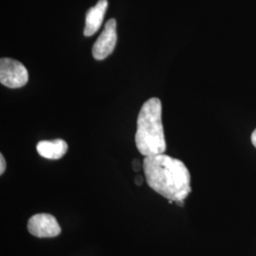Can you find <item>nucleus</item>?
I'll return each instance as SVG.
<instances>
[{
    "mask_svg": "<svg viewBox=\"0 0 256 256\" xmlns=\"http://www.w3.org/2000/svg\"><path fill=\"white\" fill-rule=\"evenodd\" d=\"M142 168L148 186L169 202H184L192 191L190 172L178 158L165 154L146 156Z\"/></svg>",
    "mask_w": 256,
    "mask_h": 256,
    "instance_id": "obj_1",
    "label": "nucleus"
},
{
    "mask_svg": "<svg viewBox=\"0 0 256 256\" xmlns=\"http://www.w3.org/2000/svg\"><path fill=\"white\" fill-rule=\"evenodd\" d=\"M162 106L158 98L147 100L138 112L135 142L144 156L164 154L166 150L162 124Z\"/></svg>",
    "mask_w": 256,
    "mask_h": 256,
    "instance_id": "obj_2",
    "label": "nucleus"
},
{
    "mask_svg": "<svg viewBox=\"0 0 256 256\" xmlns=\"http://www.w3.org/2000/svg\"><path fill=\"white\" fill-rule=\"evenodd\" d=\"M28 81V74L25 66L18 60L1 58L0 82L9 88H19Z\"/></svg>",
    "mask_w": 256,
    "mask_h": 256,
    "instance_id": "obj_3",
    "label": "nucleus"
},
{
    "mask_svg": "<svg viewBox=\"0 0 256 256\" xmlns=\"http://www.w3.org/2000/svg\"><path fill=\"white\" fill-rule=\"evenodd\" d=\"M117 39V22L115 19L111 18L106 22L100 36L98 37L93 45V57L98 61L108 57L116 46Z\"/></svg>",
    "mask_w": 256,
    "mask_h": 256,
    "instance_id": "obj_4",
    "label": "nucleus"
},
{
    "mask_svg": "<svg viewBox=\"0 0 256 256\" xmlns=\"http://www.w3.org/2000/svg\"><path fill=\"white\" fill-rule=\"evenodd\" d=\"M28 232L38 238H50L58 236L61 228L52 214H37L28 221Z\"/></svg>",
    "mask_w": 256,
    "mask_h": 256,
    "instance_id": "obj_5",
    "label": "nucleus"
},
{
    "mask_svg": "<svg viewBox=\"0 0 256 256\" xmlns=\"http://www.w3.org/2000/svg\"><path fill=\"white\" fill-rule=\"evenodd\" d=\"M108 5V0H99L94 7L86 12V26L84 30V36H92L101 28Z\"/></svg>",
    "mask_w": 256,
    "mask_h": 256,
    "instance_id": "obj_6",
    "label": "nucleus"
},
{
    "mask_svg": "<svg viewBox=\"0 0 256 256\" xmlns=\"http://www.w3.org/2000/svg\"><path fill=\"white\" fill-rule=\"evenodd\" d=\"M68 144L61 138L41 140L36 146L38 154L48 160H59L63 158L68 152Z\"/></svg>",
    "mask_w": 256,
    "mask_h": 256,
    "instance_id": "obj_7",
    "label": "nucleus"
},
{
    "mask_svg": "<svg viewBox=\"0 0 256 256\" xmlns=\"http://www.w3.org/2000/svg\"><path fill=\"white\" fill-rule=\"evenodd\" d=\"M6 170V160L4 158V156L0 154V174H4Z\"/></svg>",
    "mask_w": 256,
    "mask_h": 256,
    "instance_id": "obj_8",
    "label": "nucleus"
},
{
    "mask_svg": "<svg viewBox=\"0 0 256 256\" xmlns=\"http://www.w3.org/2000/svg\"><path fill=\"white\" fill-rule=\"evenodd\" d=\"M252 144H254L256 148V129L252 132Z\"/></svg>",
    "mask_w": 256,
    "mask_h": 256,
    "instance_id": "obj_9",
    "label": "nucleus"
},
{
    "mask_svg": "<svg viewBox=\"0 0 256 256\" xmlns=\"http://www.w3.org/2000/svg\"><path fill=\"white\" fill-rule=\"evenodd\" d=\"M142 178L140 176H136V183H137V185H142Z\"/></svg>",
    "mask_w": 256,
    "mask_h": 256,
    "instance_id": "obj_10",
    "label": "nucleus"
}]
</instances>
